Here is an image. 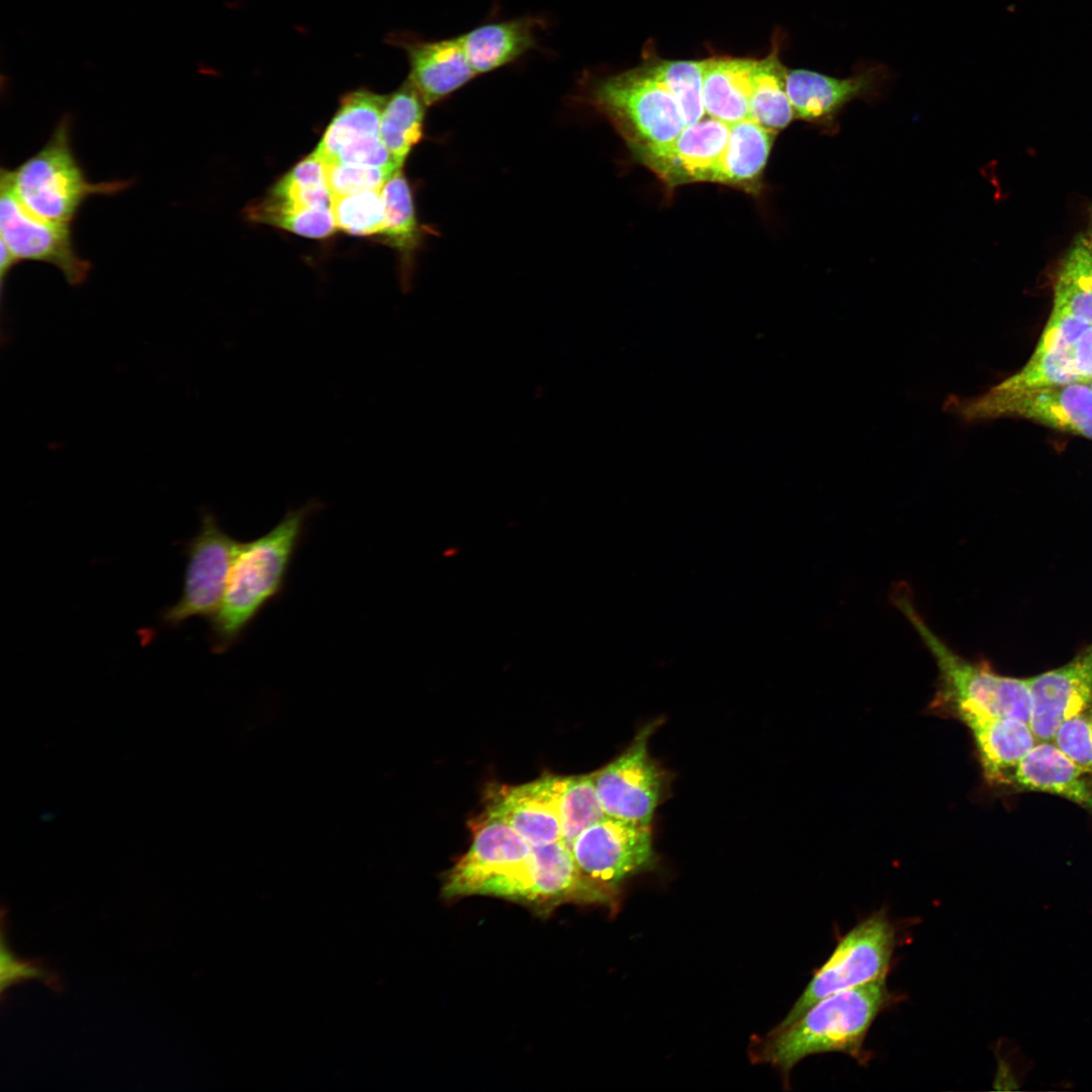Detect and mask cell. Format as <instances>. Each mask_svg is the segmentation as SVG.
Instances as JSON below:
<instances>
[{"instance_id":"cell-1","label":"cell","mask_w":1092,"mask_h":1092,"mask_svg":"<svg viewBox=\"0 0 1092 1092\" xmlns=\"http://www.w3.org/2000/svg\"><path fill=\"white\" fill-rule=\"evenodd\" d=\"M322 508L321 502L308 500L288 510L266 534L241 544L220 605L210 618L215 652L233 647L261 612L282 595L307 521Z\"/></svg>"},{"instance_id":"cell-2","label":"cell","mask_w":1092,"mask_h":1092,"mask_svg":"<svg viewBox=\"0 0 1092 1092\" xmlns=\"http://www.w3.org/2000/svg\"><path fill=\"white\" fill-rule=\"evenodd\" d=\"M897 1000L885 979L831 994L792 1024L772 1029L754 1052V1059L778 1068L786 1078L812 1055L841 1053L864 1066L872 1055L864 1048L868 1032L879 1014Z\"/></svg>"},{"instance_id":"cell-3","label":"cell","mask_w":1092,"mask_h":1092,"mask_svg":"<svg viewBox=\"0 0 1092 1092\" xmlns=\"http://www.w3.org/2000/svg\"><path fill=\"white\" fill-rule=\"evenodd\" d=\"M72 116L64 113L47 143L15 169L1 168L0 175L18 200L34 215L71 224L83 204L93 196L115 195L132 181H90L72 146Z\"/></svg>"},{"instance_id":"cell-4","label":"cell","mask_w":1092,"mask_h":1092,"mask_svg":"<svg viewBox=\"0 0 1092 1092\" xmlns=\"http://www.w3.org/2000/svg\"><path fill=\"white\" fill-rule=\"evenodd\" d=\"M581 100L604 115L632 154L663 147L686 127L674 97L643 67L581 79Z\"/></svg>"},{"instance_id":"cell-5","label":"cell","mask_w":1092,"mask_h":1092,"mask_svg":"<svg viewBox=\"0 0 1092 1092\" xmlns=\"http://www.w3.org/2000/svg\"><path fill=\"white\" fill-rule=\"evenodd\" d=\"M898 925L886 908L873 912L843 934L827 959L774 1029L800 1018L821 999L856 986L885 979L898 944Z\"/></svg>"},{"instance_id":"cell-6","label":"cell","mask_w":1092,"mask_h":1092,"mask_svg":"<svg viewBox=\"0 0 1092 1092\" xmlns=\"http://www.w3.org/2000/svg\"><path fill=\"white\" fill-rule=\"evenodd\" d=\"M949 411L967 421L1018 417L1092 440V388L1088 382L1002 389L971 399L950 397Z\"/></svg>"},{"instance_id":"cell-7","label":"cell","mask_w":1092,"mask_h":1092,"mask_svg":"<svg viewBox=\"0 0 1092 1092\" xmlns=\"http://www.w3.org/2000/svg\"><path fill=\"white\" fill-rule=\"evenodd\" d=\"M479 895L513 900L541 913L567 902L608 904L615 899L581 876L561 840L532 846L521 864L486 883Z\"/></svg>"},{"instance_id":"cell-8","label":"cell","mask_w":1092,"mask_h":1092,"mask_svg":"<svg viewBox=\"0 0 1092 1092\" xmlns=\"http://www.w3.org/2000/svg\"><path fill=\"white\" fill-rule=\"evenodd\" d=\"M659 723L655 720L646 724L620 755L593 772L608 817L650 825L668 786L666 771L648 749Z\"/></svg>"},{"instance_id":"cell-9","label":"cell","mask_w":1092,"mask_h":1092,"mask_svg":"<svg viewBox=\"0 0 1092 1092\" xmlns=\"http://www.w3.org/2000/svg\"><path fill=\"white\" fill-rule=\"evenodd\" d=\"M570 850L581 876L614 898L624 881L655 861L650 825L608 816L580 833Z\"/></svg>"},{"instance_id":"cell-10","label":"cell","mask_w":1092,"mask_h":1092,"mask_svg":"<svg viewBox=\"0 0 1092 1092\" xmlns=\"http://www.w3.org/2000/svg\"><path fill=\"white\" fill-rule=\"evenodd\" d=\"M241 544L223 531L212 512L203 510L200 528L186 547L182 595L176 604L164 610V623L177 626L192 617L210 619L214 615Z\"/></svg>"},{"instance_id":"cell-11","label":"cell","mask_w":1092,"mask_h":1092,"mask_svg":"<svg viewBox=\"0 0 1092 1092\" xmlns=\"http://www.w3.org/2000/svg\"><path fill=\"white\" fill-rule=\"evenodd\" d=\"M0 235L1 243L16 264L32 261L53 265L72 286L87 280L92 265L78 254L72 225L49 221L31 213L1 175Z\"/></svg>"},{"instance_id":"cell-12","label":"cell","mask_w":1092,"mask_h":1092,"mask_svg":"<svg viewBox=\"0 0 1092 1092\" xmlns=\"http://www.w3.org/2000/svg\"><path fill=\"white\" fill-rule=\"evenodd\" d=\"M890 76L886 65L868 63L856 64L845 78L807 69L789 70L787 92L795 119L832 129L848 103L880 98Z\"/></svg>"},{"instance_id":"cell-13","label":"cell","mask_w":1092,"mask_h":1092,"mask_svg":"<svg viewBox=\"0 0 1092 1092\" xmlns=\"http://www.w3.org/2000/svg\"><path fill=\"white\" fill-rule=\"evenodd\" d=\"M730 134V124L712 117L686 125L669 144L635 158L673 189L716 181Z\"/></svg>"},{"instance_id":"cell-14","label":"cell","mask_w":1092,"mask_h":1092,"mask_svg":"<svg viewBox=\"0 0 1092 1092\" xmlns=\"http://www.w3.org/2000/svg\"><path fill=\"white\" fill-rule=\"evenodd\" d=\"M531 851L532 845L509 824L482 814L469 849L445 878L444 897L479 895L486 883L521 864Z\"/></svg>"},{"instance_id":"cell-15","label":"cell","mask_w":1092,"mask_h":1092,"mask_svg":"<svg viewBox=\"0 0 1092 1092\" xmlns=\"http://www.w3.org/2000/svg\"><path fill=\"white\" fill-rule=\"evenodd\" d=\"M1030 694L1029 726L1037 741H1053L1068 719L1092 703V642L1066 664L1026 678Z\"/></svg>"},{"instance_id":"cell-16","label":"cell","mask_w":1092,"mask_h":1092,"mask_svg":"<svg viewBox=\"0 0 1092 1092\" xmlns=\"http://www.w3.org/2000/svg\"><path fill=\"white\" fill-rule=\"evenodd\" d=\"M385 40L404 52L410 67L406 80L427 107L451 96L477 76L458 36L426 39L413 32L396 31Z\"/></svg>"},{"instance_id":"cell-17","label":"cell","mask_w":1092,"mask_h":1092,"mask_svg":"<svg viewBox=\"0 0 1092 1092\" xmlns=\"http://www.w3.org/2000/svg\"><path fill=\"white\" fill-rule=\"evenodd\" d=\"M483 814L509 824L532 846L561 840L555 776L519 786H492Z\"/></svg>"},{"instance_id":"cell-18","label":"cell","mask_w":1092,"mask_h":1092,"mask_svg":"<svg viewBox=\"0 0 1092 1092\" xmlns=\"http://www.w3.org/2000/svg\"><path fill=\"white\" fill-rule=\"evenodd\" d=\"M1007 783L1022 791L1063 797L1092 813V774L1076 764L1053 741H1037L1011 771Z\"/></svg>"},{"instance_id":"cell-19","label":"cell","mask_w":1092,"mask_h":1092,"mask_svg":"<svg viewBox=\"0 0 1092 1092\" xmlns=\"http://www.w3.org/2000/svg\"><path fill=\"white\" fill-rule=\"evenodd\" d=\"M954 717L970 729L990 782L1007 783L1011 771L1037 742L1029 724L1018 719L977 712H961Z\"/></svg>"},{"instance_id":"cell-20","label":"cell","mask_w":1092,"mask_h":1092,"mask_svg":"<svg viewBox=\"0 0 1092 1092\" xmlns=\"http://www.w3.org/2000/svg\"><path fill=\"white\" fill-rule=\"evenodd\" d=\"M538 16H521L482 23L458 35L476 75L516 63L537 47L536 31L545 25Z\"/></svg>"},{"instance_id":"cell-21","label":"cell","mask_w":1092,"mask_h":1092,"mask_svg":"<svg viewBox=\"0 0 1092 1092\" xmlns=\"http://www.w3.org/2000/svg\"><path fill=\"white\" fill-rule=\"evenodd\" d=\"M1080 334L1079 327L1070 320H1050L1025 366L996 386L1021 389L1085 382L1073 359L1074 345Z\"/></svg>"},{"instance_id":"cell-22","label":"cell","mask_w":1092,"mask_h":1092,"mask_svg":"<svg viewBox=\"0 0 1092 1092\" xmlns=\"http://www.w3.org/2000/svg\"><path fill=\"white\" fill-rule=\"evenodd\" d=\"M703 61L706 114L727 124L749 118L751 79L757 60L715 56Z\"/></svg>"},{"instance_id":"cell-23","label":"cell","mask_w":1092,"mask_h":1092,"mask_svg":"<svg viewBox=\"0 0 1092 1092\" xmlns=\"http://www.w3.org/2000/svg\"><path fill=\"white\" fill-rule=\"evenodd\" d=\"M386 96L367 88L344 94L313 153L325 164H330L342 149L380 138V118Z\"/></svg>"},{"instance_id":"cell-24","label":"cell","mask_w":1092,"mask_h":1092,"mask_svg":"<svg viewBox=\"0 0 1092 1092\" xmlns=\"http://www.w3.org/2000/svg\"><path fill=\"white\" fill-rule=\"evenodd\" d=\"M777 133L746 118L730 124V134L715 183L756 193Z\"/></svg>"},{"instance_id":"cell-25","label":"cell","mask_w":1092,"mask_h":1092,"mask_svg":"<svg viewBox=\"0 0 1092 1092\" xmlns=\"http://www.w3.org/2000/svg\"><path fill=\"white\" fill-rule=\"evenodd\" d=\"M777 36L767 56L757 60L751 79L749 118L778 134L795 119L787 92L788 69L780 58Z\"/></svg>"},{"instance_id":"cell-26","label":"cell","mask_w":1092,"mask_h":1092,"mask_svg":"<svg viewBox=\"0 0 1092 1092\" xmlns=\"http://www.w3.org/2000/svg\"><path fill=\"white\" fill-rule=\"evenodd\" d=\"M426 107L422 97L407 80L386 96L380 118L379 136L400 168L412 149L423 138Z\"/></svg>"},{"instance_id":"cell-27","label":"cell","mask_w":1092,"mask_h":1092,"mask_svg":"<svg viewBox=\"0 0 1092 1092\" xmlns=\"http://www.w3.org/2000/svg\"><path fill=\"white\" fill-rule=\"evenodd\" d=\"M1052 311L1092 325V248L1084 236L1076 238L1060 263Z\"/></svg>"},{"instance_id":"cell-28","label":"cell","mask_w":1092,"mask_h":1092,"mask_svg":"<svg viewBox=\"0 0 1092 1092\" xmlns=\"http://www.w3.org/2000/svg\"><path fill=\"white\" fill-rule=\"evenodd\" d=\"M557 811L561 841L571 849L586 828L607 817L601 804L594 775L555 776Z\"/></svg>"},{"instance_id":"cell-29","label":"cell","mask_w":1092,"mask_h":1092,"mask_svg":"<svg viewBox=\"0 0 1092 1092\" xmlns=\"http://www.w3.org/2000/svg\"><path fill=\"white\" fill-rule=\"evenodd\" d=\"M264 199L290 208L332 207L325 163L311 153L278 180Z\"/></svg>"},{"instance_id":"cell-30","label":"cell","mask_w":1092,"mask_h":1092,"mask_svg":"<svg viewBox=\"0 0 1092 1092\" xmlns=\"http://www.w3.org/2000/svg\"><path fill=\"white\" fill-rule=\"evenodd\" d=\"M643 67L674 97L686 125L696 123L707 115L703 99V60L652 57L646 60Z\"/></svg>"},{"instance_id":"cell-31","label":"cell","mask_w":1092,"mask_h":1092,"mask_svg":"<svg viewBox=\"0 0 1092 1092\" xmlns=\"http://www.w3.org/2000/svg\"><path fill=\"white\" fill-rule=\"evenodd\" d=\"M382 194L384 222L380 236L403 254L412 253L421 242L422 232L411 186L401 169L384 184Z\"/></svg>"},{"instance_id":"cell-32","label":"cell","mask_w":1092,"mask_h":1092,"mask_svg":"<svg viewBox=\"0 0 1092 1092\" xmlns=\"http://www.w3.org/2000/svg\"><path fill=\"white\" fill-rule=\"evenodd\" d=\"M247 214L252 220L281 228L308 238H326L337 229L332 207L289 208L277 206L261 199L250 204L247 208Z\"/></svg>"},{"instance_id":"cell-33","label":"cell","mask_w":1092,"mask_h":1092,"mask_svg":"<svg viewBox=\"0 0 1092 1092\" xmlns=\"http://www.w3.org/2000/svg\"><path fill=\"white\" fill-rule=\"evenodd\" d=\"M382 188L332 196L337 229L354 236L380 235L384 222Z\"/></svg>"},{"instance_id":"cell-34","label":"cell","mask_w":1092,"mask_h":1092,"mask_svg":"<svg viewBox=\"0 0 1092 1092\" xmlns=\"http://www.w3.org/2000/svg\"><path fill=\"white\" fill-rule=\"evenodd\" d=\"M398 170L400 169L340 163L326 165L327 182L332 196L381 189Z\"/></svg>"},{"instance_id":"cell-35","label":"cell","mask_w":1092,"mask_h":1092,"mask_svg":"<svg viewBox=\"0 0 1092 1092\" xmlns=\"http://www.w3.org/2000/svg\"><path fill=\"white\" fill-rule=\"evenodd\" d=\"M1053 742L1076 764L1092 774V715L1090 709L1065 721Z\"/></svg>"},{"instance_id":"cell-36","label":"cell","mask_w":1092,"mask_h":1092,"mask_svg":"<svg viewBox=\"0 0 1092 1092\" xmlns=\"http://www.w3.org/2000/svg\"><path fill=\"white\" fill-rule=\"evenodd\" d=\"M1073 359L1078 374L1087 382L1092 378V325L1082 333L1075 343Z\"/></svg>"},{"instance_id":"cell-37","label":"cell","mask_w":1092,"mask_h":1092,"mask_svg":"<svg viewBox=\"0 0 1092 1092\" xmlns=\"http://www.w3.org/2000/svg\"><path fill=\"white\" fill-rule=\"evenodd\" d=\"M15 265H16V263H15L14 259L12 258L9 250L7 249V247L3 243H1L0 283H1L2 293H3L4 284H5V279H6L7 275L9 274L10 270Z\"/></svg>"},{"instance_id":"cell-38","label":"cell","mask_w":1092,"mask_h":1092,"mask_svg":"<svg viewBox=\"0 0 1092 1092\" xmlns=\"http://www.w3.org/2000/svg\"><path fill=\"white\" fill-rule=\"evenodd\" d=\"M1084 237H1085L1086 241L1088 242V244L1090 245V247L1092 248V211H1091V215H1090V219H1089L1088 229H1087V232L1084 235Z\"/></svg>"},{"instance_id":"cell-39","label":"cell","mask_w":1092,"mask_h":1092,"mask_svg":"<svg viewBox=\"0 0 1092 1092\" xmlns=\"http://www.w3.org/2000/svg\"><path fill=\"white\" fill-rule=\"evenodd\" d=\"M1087 382H1088V384H1089V385L1091 386V388H1092V378H1090V379H1089V380H1088Z\"/></svg>"},{"instance_id":"cell-40","label":"cell","mask_w":1092,"mask_h":1092,"mask_svg":"<svg viewBox=\"0 0 1092 1092\" xmlns=\"http://www.w3.org/2000/svg\"><path fill=\"white\" fill-rule=\"evenodd\" d=\"M1090 711H1091V715H1092V707L1090 708Z\"/></svg>"}]
</instances>
